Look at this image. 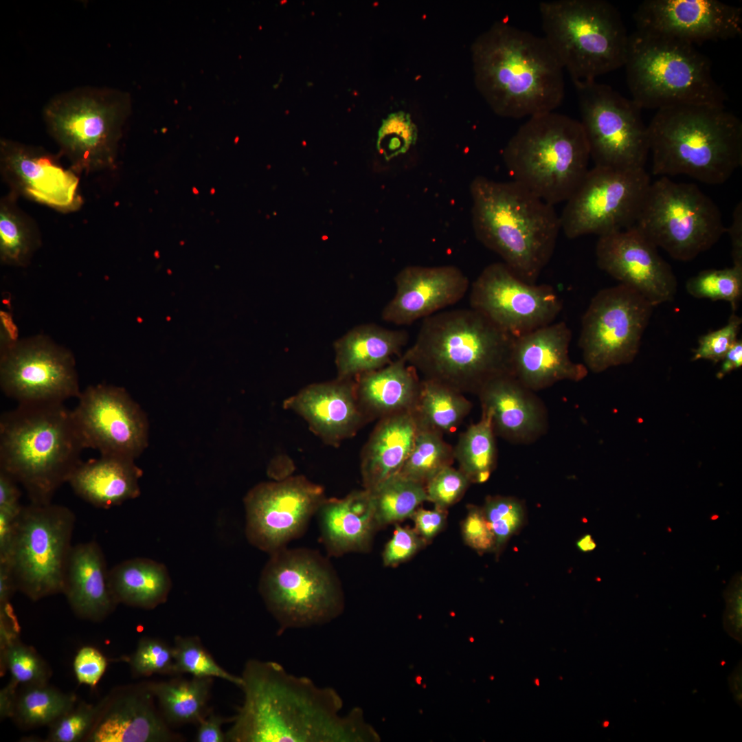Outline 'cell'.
<instances>
[{
	"instance_id": "obj_10",
	"label": "cell",
	"mask_w": 742,
	"mask_h": 742,
	"mask_svg": "<svg viewBox=\"0 0 742 742\" xmlns=\"http://www.w3.org/2000/svg\"><path fill=\"white\" fill-rule=\"evenodd\" d=\"M258 589L279 625L289 629L322 625L341 616L345 598L330 561L307 548H282L271 554Z\"/></svg>"
},
{
	"instance_id": "obj_38",
	"label": "cell",
	"mask_w": 742,
	"mask_h": 742,
	"mask_svg": "<svg viewBox=\"0 0 742 742\" xmlns=\"http://www.w3.org/2000/svg\"><path fill=\"white\" fill-rule=\"evenodd\" d=\"M12 192L0 202V259L7 265L25 267L41 245L35 223L16 204Z\"/></svg>"
},
{
	"instance_id": "obj_47",
	"label": "cell",
	"mask_w": 742,
	"mask_h": 742,
	"mask_svg": "<svg viewBox=\"0 0 742 742\" xmlns=\"http://www.w3.org/2000/svg\"><path fill=\"white\" fill-rule=\"evenodd\" d=\"M128 662L135 676L177 675L172 647L157 638H142Z\"/></svg>"
},
{
	"instance_id": "obj_61",
	"label": "cell",
	"mask_w": 742,
	"mask_h": 742,
	"mask_svg": "<svg viewBox=\"0 0 742 742\" xmlns=\"http://www.w3.org/2000/svg\"><path fill=\"white\" fill-rule=\"evenodd\" d=\"M742 365V341L737 339L729 349L723 359L717 377L722 379L732 371L741 368Z\"/></svg>"
},
{
	"instance_id": "obj_1",
	"label": "cell",
	"mask_w": 742,
	"mask_h": 742,
	"mask_svg": "<svg viewBox=\"0 0 742 742\" xmlns=\"http://www.w3.org/2000/svg\"><path fill=\"white\" fill-rule=\"evenodd\" d=\"M240 688L243 701L225 732L229 742L374 741L378 735L354 708L342 715L333 688L289 673L279 663L250 659Z\"/></svg>"
},
{
	"instance_id": "obj_50",
	"label": "cell",
	"mask_w": 742,
	"mask_h": 742,
	"mask_svg": "<svg viewBox=\"0 0 742 742\" xmlns=\"http://www.w3.org/2000/svg\"><path fill=\"white\" fill-rule=\"evenodd\" d=\"M471 481L460 470L448 466L440 470L425 485L428 501L446 509L464 495Z\"/></svg>"
},
{
	"instance_id": "obj_56",
	"label": "cell",
	"mask_w": 742,
	"mask_h": 742,
	"mask_svg": "<svg viewBox=\"0 0 742 742\" xmlns=\"http://www.w3.org/2000/svg\"><path fill=\"white\" fill-rule=\"evenodd\" d=\"M233 717L225 718L210 710L207 715L198 723L195 737L196 742H225V733L222 730L224 723L232 722Z\"/></svg>"
},
{
	"instance_id": "obj_62",
	"label": "cell",
	"mask_w": 742,
	"mask_h": 742,
	"mask_svg": "<svg viewBox=\"0 0 742 742\" xmlns=\"http://www.w3.org/2000/svg\"><path fill=\"white\" fill-rule=\"evenodd\" d=\"M16 590V585L9 564L0 561V605L10 603Z\"/></svg>"
},
{
	"instance_id": "obj_55",
	"label": "cell",
	"mask_w": 742,
	"mask_h": 742,
	"mask_svg": "<svg viewBox=\"0 0 742 742\" xmlns=\"http://www.w3.org/2000/svg\"><path fill=\"white\" fill-rule=\"evenodd\" d=\"M411 517L414 521V530L428 542L444 528L447 515L445 509L435 506L433 510L417 508Z\"/></svg>"
},
{
	"instance_id": "obj_58",
	"label": "cell",
	"mask_w": 742,
	"mask_h": 742,
	"mask_svg": "<svg viewBox=\"0 0 742 742\" xmlns=\"http://www.w3.org/2000/svg\"><path fill=\"white\" fill-rule=\"evenodd\" d=\"M732 243L733 265L742 267V203H739L733 212L732 222L726 228Z\"/></svg>"
},
{
	"instance_id": "obj_15",
	"label": "cell",
	"mask_w": 742,
	"mask_h": 742,
	"mask_svg": "<svg viewBox=\"0 0 742 742\" xmlns=\"http://www.w3.org/2000/svg\"><path fill=\"white\" fill-rule=\"evenodd\" d=\"M651 183L645 168L594 166L565 201L560 216L561 229L572 239L633 226Z\"/></svg>"
},
{
	"instance_id": "obj_42",
	"label": "cell",
	"mask_w": 742,
	"mask_h": 742,
	"mask_svg": "<svg viewBox=\"0 0 742 742\" xmlns=\"http://www.w3.org/2000/svg\"><path fill=\"white\" fill-rule=\"evenodd\" d=\"M379 528L411 517L428 501L425 486L399 475L371 493Z\"/></svg>"
},
{
	"instance_id": "obj_16",
	"label": "cell",
	"mask_w": 742,
	"mask_h": 742,
	"mask_svg": "<svg viewBox=\"0 0 742 742\" xmlns=\"http://www.w3.org/2000/svg\"><path fill=\"white\" fill-rule=\"evenodd\" d=\"M653 307L622 284L599 291L582 317L578 345L586 368L598 373L631 363L638 352Z\"/></svg>"
},
{
	"instance_id": "obj_17",
	"label": "cell",
	"mask_w": 742,
	"mask_h": 742,
	"mask_svg": "<svg viewBox=\"0 0 742 742\" xmlns=\"http://www.w3.org/2000/svg\"><path fill=\"white\" fill-rule=\"evenodd\" d=\"M0 385L18 404L64 403L81 392L73 354L43 335L1 342Z\"/></svg>"
},
{
	"instance_id": "obj_14",
	"label": "cell",
	"mask_w": 742,
	"mask_h": 742,
	"mask_svg": "<svg viewBox=\"0 0 742 742\" xmlns=\"http://www.w3.org/2000/svg\"><path fill=\"white\" fill-rule=\"evenodd\" d=\"M590 157L595 166L644 168L649 154L642 109L611 87L596 80L574 83Z\"/></svg>"
},
{
	"instance_id": "obj_35",
	"label": "cell",
	"mask_w": 742,
	"mask_h": 742,
	"mask_svg": "<svg viewBox=\"0 0 742 742\" xmlns=\"http://www.w3.org/2000/svg\"><path fill=\"white\" fill-rule=\"evenodd\" d=\"M109 585L117 604L152 609L167 600L172 581L164 564L134 558L109 570Z\"/></svg>"
},
{
	"instance_id": "obj_2",
	"label": "cell",
	"mask_w": 742,
	"mask_h": 742,
	"mask_svg": "<svg viewBox=\"0 0 742 742\" xmlns=\"http://www.w3.org/2000/svg\"><path fill=\"white\" fill-rule=\"evenodd\" d=\"M475 87L508 118L554 111L565 93L564 69L543 37L497 21L471 47Z\"/></svg>"
},
{
	"instance_id": "obj_29",
	"label": "cell",
	"mask_w": 742,
	"mask_h": 742,
	"mask_svg": "<svg viewBox=\"0 0 742 742\" xmlns=\"http://www.w3.org/2000/svg\"><path fill=\"white\" fill-rule=\"evenodd\" d=\"M316 513L322 542L331 556L369 551L380 529L372 495L364 488L340 499L325 498Z\"/></svg>"
},
{
	"instance_id": "obj_9",
	"label": "cell",
	"mask_w": 742,
	"mask_h": 742,
	"mask_svg": "<svg viewBox=\"0 0 742 742\" xmlns=\"http://www.w3.org/2000/svg\"><path fill=\"white\" fill-rule=\"evenodd\" d=\"M543 36L574 83L625 65L629 35L618 10L604 0L539 3Z\"/></svg>"
},
{
	"instance_id": "obj_60",
	"label": "cell",
	"mask_w": 742,
	"mask_h": 742,
	"mask_svg": "<svg viewBox=\"0 0 742 742\" xmlns=\"http://www.w3.org/2000/svg\"><path fill=\"white\" fill-rule=\"evenodd\" d=\"M729 594L728 601V611L726 625L728 631L737 639L741 640V590L738 587L737 590H734V595Z\"/></svg>"
},
{
	"instance_id": "obj_36",
	"label": "cell",
	"mask_w": 742,
	"mask_h": 742,
	"mask_svg": "<svg viewBox=\"0 0 742 742\" xmlns=\"http://www.w3.org/2000/svg\"><path fill=\"white\" fill-rule=\"evenodd\" d=\"M213 679L206 677H177L168 681L148 682V685L170 726L198 725L210 710L207 703Z\"/></svg>"
},
{
	"instance_id": "obj_27",
	"label": "cell",
	"mask_w": 742,
	"mask_h": 742,
	"mask_svg": "<svg viewBox=\"0 0 742 742\" xmlns=\"http://www.w3.org/2000/svg\"><path fill=\"white\" fill-rule=\"evenodd\" d=\"M284 407L302 416L315 434L330 445L355 434L365 418L351 379L308 385L286 399Z\"/></svg>"
},
{
	"instance_id": "obj_37",
	"label": "cell",
	"mask_w": 742,
	"mask_h": 742,
	"mask_svg": "<svg viewBox=\"0 0 742 742\" xmlns=\"http://www.w3.org/2000/svg\"><path fill=\"white\" fill-rule=\"evenodd\" d=\"M472 408L463 394L436 381L422 379L419 394L412 410L418 427L451 432Z\"/></svg>"
},
{
	"instance_id": "obj_34",
	"label": "cell",
	"mask_w": 742,
	"mask_h": 742,
	"mask_svg": "<svg viewBox=\"0 0 742 742\" xmlns=\"http://www.w3.org/2000/svg\"><path fill=\"white\" fill-rule=\"evenodd\" d=\"M408 340L405 330L374 324L353 328L335 343L337 379H351L385 366Z\"/></svg>"
},
{
	"instance_id": "obj_46",
	"label": "cell",
	"mask_w": 742,
	"mask_h": 742,
	"mask_svg": "<svg viewBox=\"0 0 742 742\" xmlns=\"http://www.w3.org/2000/svg\"><path fill=\"white\" fill-rule=\"evenodd\" d=\"M3 666L12 681L25 686L47 683L49 673L45 662L31 647L16 640L3 650Z\"/></svg>"
},
{
	"instance_id": "obj_48",
	"label": "cell",
	"mask_w": 742,
	"mask_h": 742,
	"mask_svg": "<svg viewBox=\"0 0 742 742\" xmlns=\"http://www.w3.org/2000/svg\"><path fill=\"white\" fill-rule=\"evenodd\" d=\"M418 138V129L409 113H391L379 132L378 148L387 159L406 153Z\"/></svg>"
},
{
	"instance_id": "obj_41",
	"label": "cell",
	"mask_w": 742,
	"mask_h": 742,
	"mask_svg": "<svg viewBox=\"0 0 742 742\" xmlns=\"http://www.w3.org/2000/svg\"><path fill=\"white\" fill-rule=\"evenodd\" d=\"M453 460V447L444 440L442 434L418 427L412 451L398 475L425 486Z\"/></svg>"
},
{
	"instance_id": "obj_23",
	"label": "cell",
	"mask_w": 742,
	"mask_h": 742,
	"mask_svg": "<svg viewBox=\"0 0 742 742\" xmlns=\"http://www.w3.org/2000/svg\"><path fill=\"white\" fill-rule=\"evenodd\" d=\"M0 165L10 192L17 196L63 212L81 206L79 179L75 172L64 168L57 157L41 148L1 139Z\"/></svg>"
},
{
	"instance_id": "obj_45",
	"label": "cell",
	"mask_w": 742,
	"mask_h": 742,
	"mask_svg": "<svg viewBox=\"0 0 742 742\" xmlns=\"http://www.w3.org/2000/svg\"><path fill=\"white\" fill-rule=\"evenodd\" d=\"M482 509L495 536V551L499 553L507 541L522 526L524 506L515 497L489 496Z\"/></svg>"
},
{
	"instance_id": "obj_7",
	"label": "cell",
	"mask_w": 742,
	"mask_h": 742,
	"mask_svg": "<svg viewBox=\"0 0 742 742\" xmlns=\"http://www.w3.org/2000/svg\"><path fill=\"white\" fill-rule=\"evenodd\" d=\"M589 158L580 121L554 111L528 117L503 151L513 181L552 205L576 191Z\"/></svg>"
},
{
	"instance_id": "obj_3",
	"label": "cell",
	"mask_w": 742,
	"mask_h": 742,
	"mask_svg": "<svg viewBox=\"0 0 742 742\" xmlns=\"http://www.w3.org/2000/svg\"><path fill=\"white\" fill-rule=\"evenodd\" d=\"M514 339L471 308L440 311L423 319L403 356L423 379L477 395L490 381L511 374Z\"/></svg>"
},
{
	"instance_id": "obj_43",
	"label": "cell",
	"mask_w": 742,
	"mask_h": 742,
	"mask_svg": "<svg viewBox=\"0 0 742 742\" xmlns=\"http://www.w3.org/2000/svg\"><path fill=\"white\" fill-rule=\"evenodd\" d=\"M686 289L695 298L726 301L734 312L742 297V267L704 270L688 280Z\"/></svg>"
},
{
	"instance_id": "obj_59",
	"label": "cell",
	"mask_w": 742,
	"mask_h": 742,
	"mask_svg": "<svg viewBox=\"0 0 742 742\" xmlns=\"http://www.w3.org/2000/svg\"><path fill=\"white\" fill-rule=\"evenodd\" d=\"M18 515L0 511V561H7L10 555Z\"/></svg>"
},
{
	"instance_id": "obj_19",
	"label": "cell",
	"mask_w": 742,
	"mask_h": 742,
	"mask_svg": "<svg viewBox=\"0 0 742 742\" xmlns=\"http://www.w3.org/2000/svg\"><path fill=\"white\" fill-rule=\"evenodd\" d=\"M470 291L471 308L515 337L552 323L563 308L552 286L527 282L504 262L486 267Z\"/></svg>"
},
{
	"instance_id": "obj_12",
	"label": "cell",
	"mask_w": 742,
	"mask_h": 742,
	"mask_svg": "<svg viewBox=\"0 0 742 742\" xmlns=\"http://www.w3.org/2000/svg\"><path fill=\"white\" fill-rule=\"evenodd\" d=\"M123 110L113 91L82 89L54 98L43 114L71 170L89 173L114 165Z\"/></svg>"
},
{
	"instance_id": "obj_64",
	"label": "cell",
	"mask_w": 742,
	"mask_h": 742,
	"mask_svg": "<svg viewBox=\"0 0 742 742\" xmlns=\"http://www.w3.org/2000/svg\"><path fill=\"white\" fill-rule=\"evenodd\" d=\"M576 546L580 551L587 552L595 550L596 543L592 535L587 534L578 540Z\"/></svg>"
},
{
	"instance_id": "obj_54",
	"label": "cell",
	"mask_w": 742,
	"mask_h": 742,
	"mask_svg": "<svg viewBox=\"0 0 742 742\" xmlns=\"http://www.w3.org/2000/svg\"><path fill=\"white\" fill-rule=\"evenodd\" d=\"M105 656L97 649L85 646L76 653L74 671L79 684L95 686L107 667Z\"/></svg>"
},
{
	"instance_id": "obj_51",
	"label": "cell",
	"mask_w": 742,
	"mask_h": 742,
	"mask_svg": "<svg viewBox=\"0 0 742 742\" xmlns=\"http://www.w3.org/2000/svg\"><path fill=\"white\" fill-rule=\"evenodd\" d=\"M741 324V317L732 312L725 326L699 337L692 360L708 359L714 363L722 361L738 339Z\"/></svg>"
},
{
	"instance_id": "obj_5",
	"label": "cell",
	"mask_w": 742,
	"mask_h": 742,
	"mask_svg": "<svg viewBox=\"0 0 742 742\" xmlns=\"http://www.w3.org/2000/svg\"><path fill=\"white\" fill-rule=\"evenodd\" d=\"M647 127L653 175L719 185L742 164V122L724 105L662 108Z\"/></svg>"
},
{
	"instance_id": "obj_33",
	"label": "cell",
	"mask_w": 742,
	"mask_h": 742,
	"mask_svg": "<svg viewBox=\"0 0 742 742\" xmlns=\"http://www.w3.org/2000/svg\"><path fill=\"white\" fill-rule=\"evenodd\" d=\"M421 381L403 355L385 366L358 376L355 383L359 405L365 418H380L412 411Z\"/></svg>"
},
{
	"instance_id": "obj_18",
	"label": "cell",
	"mask_w": 742,
	"mask_h": 742,
	"mask_svg": "<svg viewBox=\"0 0 742 742\" xmlns=\"http://www.w3.org/2000/svg\"><path fill=\"white\" fill-rule=\"evenodd\" d=\"M325 498L323 488L302 475L256 485L244 499L248 541L269 554L286 548Z\"/></svg>"
},
{
	"instance_id": "obj_31",
	"label": "cell",
	"mask_w": 742,
	"mask_h": 742,
	"mask_svg": "<svg viewBox=\"0 0 742 742\" xmlns=\"http://www.w3.org/2000/svg\"><path fill=\"white\" fill-rule=\"evenodd\" d=\"M418 430L412 411L380 419L362 451L361 473L364 489L372 493L399 473Z\"/></svg>"
},
{
	"instance_id": "obj_24",
	"label": "cell",
	"mask_w": 742,
	"mask_h": 742,
	"mask_svg": "<svg viewBox=\"0 0 742 742\" xmlns=\"http://www.w3.org/2000/svg\"><path fill=\"white\" fill-rule=\"evenodd\" d=\"M395 293L381 317L396 325L425 319L461 300L469 288L467 276L453 265L403 268L394 278Z\"/></svg>"
},
{
	"instance_id": "obj_63",
	"label": "cell",
	"mask_w": 742,
	"mask_h": 742,
	"mask_svg": "<svg viewBox=\"0 0 742 742\" xmlns=\"http://www.w3.org/2000/svg\"><path fill=\"white\" fill-rule=\"evenodd\" d=\"M17 684L11 680L10 684L1 691L0 708L1 716L12 717L14 705L17 695L15 694V686Z\"/></svg>"
},
{
	"instance_id": "obj_40",
	"label": "cell",
	"mask_w": 742,
	"mask_h": 742,
	"mask_svg": "<svg viewBox=\"0 0 742 742\" xmlns=\"http://www.w3.org/2000/svg\"><path fill=\"white\" fill-rule=\"evenodd\" d=\"M76 697L45 684L25 686L17 695L12 717L27 727L50 725L75 706Z\"/></svg>"
},
{
	"instance_id": "obj_52",
	"label": "cell",
	"mask_w": 742,
	"mask_h": 742,
	"mask_svg": "<svg viewBox=\"0 0 742 742\" xmlns=\"http://www.w3.org/2000/svg\"><path fill=\"white\" fill-rule=\"evenodd\" d=\"M462 535L466 545L478 552L495 551V539L482 508L469 506L462 524Z\"/></svg>"
},
{
	"instance_id": "obj_11",
	"label": "cell",
	"mask_w": 742,
	"mask_h": 742,
	"mask_svg": "<svg viewBox=\"0 0 742 742\" xmlns=\"http://www.w3.org/2000/svg\"><path fill=\"white\" fill-rule=\"evenodd\" d=\"M633 225L680 261L707 251L726 232L721 213L709 196L694 183L668 177L651 183Z\"/></svg>"
},
{
	"instance_id": "obj_32",
	"label": "cell",
	"mask_w": 742,
	"mask_h": 742,
	"mask_svg": "<svg viewBox=\"0 0 742 742\" xmlns=\"http://www.w3.org/2000/svg\"><path fill=\"white\" fill-rule=\"evenodd\" d=\"M134 459L100 455L81 461L67 483L74 493L95 508L109 509L140 495L142 471Z\"/></svg>"
},
{
	"instance_id": "obj_21",
	"label": "cell",
	"mask_w": 742,
	"mask_h": 742,
	"mask_svg": "<svg viewBox=\"0 0 742 742\" xmlns=\"http://www.w3.org/2000/svg\"><path fill=\"white\" fill-rule=\"evenodd\" d=\"M596 256L600 269L654 307L674 299L677 282L671 267L636 226L600 236Z\"/></svg>"
},
{
	"instance_id": "obj_53",
	"label": "cell",
	"mask_w": 742,
	"mask_h": 742,
	"mask_svg": "<svg viewBox=\"0 0 742 742\" xmlns=\"http://www.w3.org/2000/svg\"><path fill=\"white\" fill-rule=\"evenodd\" d=\"M425 543L415 530L397 524L383 552L384 565L394 567L407 561Z\"/></svg>"
},
{
	"instance_id": "obj_30",
	"label": "cell",
	"mask_w": 742,
	"mask_h": 742,
	"mask_svg": "<svg viewBox=\"0 0 742 742\" xmlns=\"http://www.w3.org/2000/svg\"><path fill=\"white\" fill-rule=\"evenodd\" d=\"M63 594L78 616L92 621L103 620L117 605L110 590L104 555L95 541L72 546Z\"/></svg>"
},
{
	"instance_id": "obj_22",
	"label": "cell",
	"mask_w": 742,
	"mask_h": 742,
	"mask_svg": "<svg viewBox=\"0 0 742 742\" xmlns=\"http://www.w3.org/2000/svg\"><path fill=\"white\" fill-rule=\"evenodd\" d=\"M633 19L637 30L693 45L742 33V9L717 0H645Z\"/></svg>"
},
{
	"instance_id": "obj_44",
	"label": "cell",
	"mask_w": 742,
	"mask_h": 742,
	"mask_svg": "<svg viewBox=\"0 0 742 742\" xmlns=\"http://www.w3.org/2000/svg\"><path fill=\"white\" fill-rule=\"evenodd\" d=\"M172 648L177 675L217 677L240 687V676L234 675L218 665L198 636H177Z\"/></svg>"
},
{
	"instance_id": "obj_57",
	"label": "cell",
	"mask_w": 742,
	"mask_h": 742,
	"mask_svg": "<svg viewBox=\"0 0 742 742\" xmlns=\"http://www.w3.org/2000/svg\"><path fill=\"white\" fill-rule=\"evenodd\" d=\"M18 484L9 475L0 471V511L14 515L20 513L23 506L20 504Z\"/></svg>"
},
{
	"instance_id": "obj_6",
	"label": "cell",
	"mask_w": 742,
	"mask_h": 742,
	"mask_svg": "<svg viewBox=\"0 0 742 742\" xmlns=\"http://www.w3.org/2000/svg\"><path fill=\"white\" fill-rule=\"evenodd\" d=\"M85 447L64 403L18 404L0 418V471L45 504L82 461Z\"/></svg>"
},
{
	"instance_id": "obj_25",
	"label": "cell",
	"mask_w": 742,
	"mask_h": 742,
	"mask_svg": "<svg viewBox=\"0 0 742 742\" xmlns=\"http://www.w3.org/2000/svg\"><path fill=\"white\" fill-rule=\"evenodd\" d=\"M148 682L122 687L105 699L86 737L91 742L183 741L155 704Z\"/></svg>"
},
{
	"instance_id": "obj_49",
	"label": "cell",
	"mask_w": 742,
	"mask_h": 742,
	"mask_svg": "<svg viewBox=\"0 0 742 742\" xmlns=\"http://www.w3.org/2000/svg\"><path fill=\"white\" fill-rule=\"evenodd\" d=\"M81 704L50 724L48 740L52 742H76L85 739L104 704Z\"/></svg>"
},
{
	"instance_id": "obj_13",
	"label": "cell",
	"mask_w": 742,
	"mask_h": 742,
	"mask_svg": "<svg viewBox=\"0 0 742 742\" xmlns=\"http://www.w3.org/2000/svg\"><path fill=\"white\" fill-rule=\"evenodd\" d=\"M76 517L67 507L31 503L19 514L7 562L17 590L36 601L63 593Z\"/></svg>"
},
{
	"instance_id": "obj_20",
	"label": "cell",
	"mask_w": 742,
	"mask_h": 742,
	"mask_svg": "<svg viewBox=\"0 0 742 742\" xmlns=\"http://www.w3.org/2000/svg\"><path fill=\"white\" fill-rule=\"evenodd\" d=\"M77 398L72 414L85 449L135 460L147 447V418L125 390L90 385Z\"/></svg>"
},
{
	"instance_id": "obj_26",
	"label": "cell",
	"mask_w": 742,
	"mask_h": 742,
	"mask_svg": "<svg viewBox=\"0 0 742 742\" xmlns=\"http://www.w3.org/2000/svg\"><path fill=\"white\" fill-rule=\"evenodd\" d=\"M572 333L563 322L551 323L515 337L510 359L511 374L536 392L554 384L578 382L588 369L569 355Z\"/></svg>"
},
{
	"instance_id": "obj_4",
	"label": "cell",
	"mask_w": 742,
	"mask_h": 742,
	"mask_svg": "<svg viewBox=\"0 0 742 742\" xmlns=\"http://www.w3.org/2000/svg\"><path fill=\"white\" fill-rule=\"evenodd\" d=\"M477 240L520 279L534 284L550 261L561 228L554 205L518 183L478 176L471 182Z\"/></svg>"
},
{
	"instance_id": "obj_28",
	"label": "cell",
	"mask_w": 742,
	"mask_h": 742,
	"mask_svg": "<svg viewBox=\"0 0 742 742\" xmlns=\"http://www.w3.org/2000/svg\"><path fill=\"white\" fill-rule=\"evenodd\" d=\"M496 436L519 444L535 442L546 434L548 417L543 403L511 374L488 382L477 394Z\"/></svg>"
},
{
	"instance_id": "obj_8",
	"label": "cell",
	"mask_w": 742,
	"mask_h": 742,
	"mask_svg": "<svg viewBox=\"0 0 742 742\" xmlns=\"http://www.w3.org/2000/svg\"><path fill=\"white\" fill-rule=\"evenodd\" d=\"M631 99L641 109L683 104L724 105L710 60L690 43L636 30L625 65Z\"/></svg>"
},
{
	"instance_id": "obj_39",
	"label": "cell",
	"mask_w": 742,
	"mask_h": 742,
	"mask_svg": "<svg viewBox=\"0 0 742 742\" xmlns=\"http://www.w3.org/2000/svg\"><path fill=\"white\" fill-rule=\"evenodd\" d=\"M490 414L482 409L480 420L471 425L453 447L454 459L471 482L488 480L497 462V447Z\"/></svg>"
}]
</instances>
